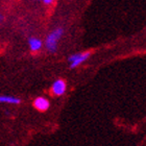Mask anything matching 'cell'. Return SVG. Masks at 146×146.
Returning <instances> with one entry per match:
<instances>
[{"mask_svg": "<svg viewBox=\"0 0 146 146\" xmlns=\"http://www.w3.org/2000/svg\"><path fill=\"white\" fill-rule=\"evenodd\" d=\"M64 33L65 31L63 27H58L55 28L54 31H52L51 33H49L45 40V48L47 49V51L50 53L56 52L58 47V41L64 36Z\"/></svg>", "mask_w": 146, "mask_h": 146, "instance_id": "6da1fadb", "label": "cell"}, {"mask_svg": "<svg viewBox=\"0 0 146 146\" xmlns=\"http://www.w3.org/2000/svg\"><path fill=\"white\" fill-rule=\"evenodd\" d=\"M92 52L91 51H86V52H78V53H73L68 58V62L70 63V68L74 69V68L78 67L79 65H82L84 62H86L90 56H91Z\"/></svg>", "mask_w": 146, "mask_h": 146, "instance_id": "7a4b0ae2", "label": "cell"}, {"mask_svg": "<svg viewBox=\"0 0 146 146\" xmlns=\"http://www.w3.org/2000/svg\"><path fill=\"white\" fill-rule=\"evenodd\" d=\"M67 90V84L64 79L58 78L53 82L51 86V93L54 96H62L65 94V92Z\"/></svg>", "mask_w": 146, "mask_h": 146, "instance_id": "3957f363", "label": "cell"}, {"mask_svg": "<svg viewBox=\"0 0 146 146\" xmlns=\"http://www.w3.org/2000/svg\"><path fill=\"white\" fill-rule=\"evenodd\" d=\"M49 107H50V102L45 97L40 96V97H36L34 100V108L40 111V112H46L49 109Z\"/></svg>", "mask_w": 146, "mask_h": 146, "instance_id": "277c9868", "label": "cell"}, {"mask_svg": "<svg viewBox=\"0 0 146 146\" xmlns=\"http://www.w3.org/2000/svg\"><path fill=\"white\" fill-rule=\"evenodd\" d=\"M28 45H29V48H31V51L36 52L40 51L43 47V42L39 38H36V36H29L28 38Z\"/></svg>", "mask_w": 146, "mask_h": 146, "instance_id": "5b68a950", "label": "cell"}, {"mask_svg": "<svg viewBox=\"0 0 146 146\" xmlns=\"http://www.w3.org/2000/svg\"><path fill=\"white\" fill-rule=\"evenodd\" d=\"M0 102L1 104H20L21 99L15 96L9 95H0Z\"/></svg>", "mask_w": 146, "mask_h": 146, "instance_id": "8992f818", "label": "cell"}, {"mask_svg": "<svg viewBox=\"0 0 146 146\" xmlns=\"http://www.w3.org/2000/svg\"><path fill=\"white\" fill-rule=\"evenodd\" d=\"M42 1L45 3V4H47V5H50V4H52V3H53V1H54V0H42Z\"/></svg>", "mask_w": 146, "mask_h": 146, "instance_id": "52a82bcc", "label": "cell"}, {"mask_svg": "<svg viewBox=\"0 0 146 146\" xmlns=\"http://www.w3.org/2000/svg\"><path fill=\"white\" fill-rule=\"evenodd\" d=\"M2 21H3V16H2V14L0 13V23H1Z\"/></svg>", "mask_w": 146, "mask_h": 146, "instance_id": "ba28073f", "label": "cell"}, {"mask_svg": "<svg viewBox=\"0 0 146 146\" xmlns=\"http://www.w3.org/2000/svg\"><path fill=\"white\" fill-rule=\"evenodd\" d=\"M36 1H39V0H36Z\"/></svg>", "mask_w": 146, "mask_h": 146, "instance_id": "9c48e42d", "label": "cell"}]
</instances>
